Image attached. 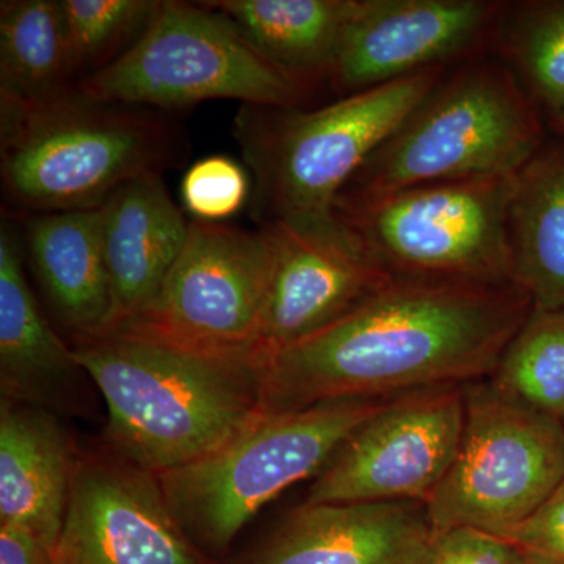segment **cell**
Listing matches in <instances>:
<instances>
[{
  "label": "cell",
  "mask_w": 564,
  "mask_h": 564,
  "mask_svg": "<svg viewBox=\"0 0 564 564\" xmlns=\"http://www.w3.org/2000/svg\"><path fill=\"white\" fill-rule=\"evenodd\" d=\"M514 282L399 278L261 366V410L384 399L491 377L532 313Z\"/></svg>",
  "instance_id": "1"
},
{
  "label": "cell",
  "mask_w": 564,
  "mask_h": 564,
  "mask_svg": "<svg viewBox=\"0 0 564 564\" xmlns=\"http://www.w3.org/2000/svg\"><path fill=\"white\" fill-rule=\"evenodd\" d=\"M70 345L106 402L102 443L152 474L212 454L262 411L250 352L203 350L135 325Z\"/></svg>",
  "instance_id": "2"
},
{
  "label": "cell",
  "mask_w": 564,
  "mask_h": 564,
  "mask_svg": "<svg viewBox=\"0 0 564 564\" xmlns=\"http://www.w3.org/2000/svg\"><path fill=\"white\" fill-rule=\"evenodd\" d=\"M187 139L170 111L93 102L0 99V177L13 218L98 209L126 182L180 169Z\"/></svg>",
  "instance_id": "3"
},
{
  "label": "cell",
  "mask_w": 564,
  "mask_h": 564,
  "mask_svg": "<svg viewBox=\"0 0 564 564\" xmlns=\"http://www.w3.org/2000/svg\"><path fill=\"white\" fill-rule=\"evenodd\" d=\"M430 68L314 110L242 106L232 139L250 173L259 226L329 221L345 185L441 82Z\"/></svg>",
  "instance_id": "4"
},
{
  "label": "cell",
  "mask_w": 564,
  "mask_h": 564,
  "mask_svg": "<svg viewBox=\"0 0 564 564\" xmlns=\"http://www.w3.org/2000/svg\"><path fill=\"white\" fill-rule=\"evenodd\" d=\"M391 399L261 411L217 451L158 475L166 503L193 543L207 555L220 554L267 503L321 474L355 430Z\"/></svg>",
  "instance_id": "5"
},
{
  "label": "cell",
  "mask_w": 564,
  "mask_h": 564,
  "mask_svg": "<svg viewBox=\"0 0 564 564\" xmlns=\"http://www.w3.org/2000/svg\"><path fill=\"white\" fill-rule=\"evenodd\" d=\"M540 122L514 74L481 63L440 82L337 198L516 174L540 148Z\"/></svg>",
  "instance_id": "6"
},
{
  "label": "cell",
  "mask_w": 564,
  "mask_h": 564,
  "mask_svg": "<svg viewBox=\"0 0 564 564\" xmlns=\"http://www.w3.org/2000/svg\"><path fill=\"white\" fill-rule=\"evenodd\" d=\"M311 85L263 57L236 22L206 2L165 0L131 50L70 91L162 111L210 99L296 109Z\"/></svg>",
  "instance_id": "7"
},
{
  "label": "cell",
  "mask_w": 564,
  "mask_h": 564,
  "mask_svg": "<svg viewBox=\"0 0 564 564\" xmlns=\"http://www.w3.org/2000/svg\"><path fill=\"white\" fill-rule=\"evenodd\" d=\"M516 174L337 198L333 218L392 276L514 282L508 206ZM516 284V282H514Z\"/></svg>",
  "instance_id": "8"
},
{
  "label": "cell",
  "mask_w": 564,
  "mask_h": 564,
  "mask_svg": "<svg viewBox=\"0 0 564 564\" xmlns=\"http://www.w3.org/2000/svg\"><path fill=\"white\" fill-rule=\"evenodd\" d=\"M563 480L564 422L485 378L466 384L462 443L426 513L433 532L470 527L505 538Z\"/></svg>",
  "instance_id": "9"
},
{
  "label": "cell",
  "mask_w": 564,
  "mask_h": 564,
  "mask_svg": "<svg viewBox=\"0 0 564 564\" xmlns=\"http://www.w3.org/2000/svg\"><path fill=\"white\" fill-rule=\"evenodd\" d=\"M466 384L392 397L348 437L303 503H426L462 443Z\"/></svg>",
  "instance_id": "10"
},
{
  "label": "cell",
  "mask_w": 564,
  "mask_h": 564,
  "mask_svg": "<svg viewBox=\"0 0 564 564\" xmlns=\"http://www.w3.org/2000/svg\"><path fill=\"white\" fill-rule=\"evenodd\" d=\"M273 267L274 239L267 226L242 229L192 218L158 299L124 325L203 350L252 355Z\"/></svg>",
  "instance_id": "11"
},
{
  "label": "cell",
  "mask_w": 564,
  "mask_h": 564,
  "mask_svg": "<svg viewBox=\"0 0 564 564\" xmlns=\"http://www.w3.org/2000/svg\"><path fill=\"white\" fill-rule=\"evenodd\" d=\"M55 564H217L174 518L161 481L106 444L80 448Z\"/></svg>",
  "instance_id": "12"
},
{
  "label": "cell",
  "mask_w": 564,
  "mask_h": 564,
  "mask_svg": "<svg viewBox=\"0 0 564 564\" xmlns=\"http://www.w3.org/2000/svg\"><path fill=\"white\" fill-rule=\"evenodd\" d=\"M274 267L252 356L267 359L343 321L393 280L334 218L267 226Z\"/></svg>",
  "instance_id": "13"
},
{
  "label": "cell",
  "mask_w": 564,
  "mask_h": 564,
  "mask_svg": "<svg viewBox=\"0 0 564 564\" xmlns=\"http://www.w3.org/2000/svg\"><path fill=\"white\" fill-rule=\"evenodd\" d=\"M496 13L485 0H359L329 80L351 95L436 68L469 50Z\"/></svg>",
  "instance_id": "14"
},
{
  "label": "cell",
  "mask_w": 564,
  "mask_h": 564,
  "mask_svg": "<svg viewBox=\"0 0 564 564\" xmlns=\"http://www.w3.org/2000/svg\"><path fill=\"white\" fill-rule=\"evenodd\" d=\"M20 229L0 228V399L87 415L90 377L44 315L24 269ZM93 384V383H91Z\"/></svg>",
  "instance_id": "15"
},
{
  "label": "cell",
  "mask_w": 564,
  "mask_h": 564,
  "mask_svg": "<svg viewBox=\"0 0 564 564\" xmlns=\"http://www.w3.org/2000/svg\"><path fill=\"white\" fill-rule=\"evenodd\" d=\"M432 534L421 502L303 503L239 564H417Z\"/></svg>",
  "instance_id": "16"
},
{
  "label": "cell",
  "mask_w": 564,
  "mask_h": 564,
  "mask_svg": "<svg viewBox=\"0 0 564 564\" xmlns=\"http://www.w3.org/2000/svg\"><path fill=\"white\" fill-rule=\"evenodd\" d=\"M99 212L111 328H117L147 313L158 299L187 240L191 220L174 203L162 174L126 182Z\"/></svg>",
  "instance_id": "17"
},
{
  "label": "cell",
  "mask_w": 564,
  "mask_h": 564,
  "mask_svg": "<svg viewBox=\"0 0 564 564\" xmlns=\"http://www.w3.org/2000/svg\"><path fill=\"white\" fill-rule=\"evenodd\" d=\"M79 451L58 414L0 399V525L55 552Z\"/></svg>",
  "instance_id": "18"
},
{
  "label": "cell",
  "mask_w": 564,
  "mask_h": 564,
  "mask_svg": "<svg viewBox=\"0 0 564 564\" xmlns=\"http://www.w3.org/2000/svg\"><path fill=\"white\" fill-rule=\"evenodd\" d=\"M21 242L33 274L73 343L109 332L111 293L98 209L22 215Z\"/></svg>",
  "instance_id": "19"
},
{
  "label": "cell",
  "mask_w": 564,
  "mask_h": 564,
  "mask_svg": "<svg viewBox=\"0 0 564 564\" xmlns=\"http://www.w3.org/2000/svg\"><path fill=\"white\" fill-rule=\"evenodd\" d=\"M263 57L300 79L332 76L359 0H214Z\"/></svg>",
  "instance_id": "20"
},
{
  "label": "cell",
  "mask_w": 564,
  "mask_h": 564,
  "mask_svg": "<svg viewBox=\"0 0 564 564\" xmlns=\"http://www.w3.org/2000/svg\"><path fill=\"white\" fill-rule=\"evenodd\" d=\"M514 282L536 310H564V152L536 154L516 173L508 206Z\"/></svg>",
  "instance_id": "21"
},
{
  "label": "cell",
  "mask_w": 564,
  "mask_h": 564,
  "mask_svg": "<svg viewBox=\"0 0 564 564\" xmlns=\"http://www.w3.org/2000/svg\"><path fill=\"white\" fill-rule=\"evenodd\" d=\"M73 87L62 0H3L0 99L50 102Z\"/></svg>",
  "instance_id": "22"
},
{
  "label": "cell",
  "mask_w": 564,
  "mask_h": 564,
  "mask_svg": "<svg viewBox=\"0 0 564 564\" xmlns=\"http://www.w3.org/2000/svg\"><path fill=\"white\" fill-rule=\"evenodd\" d=\"M489 378L519 402L564 422V310L533 307Z\"/></svg>",
  "instance_id": "23"
},
{
  "label": "cell",
  "mask_w": 564,
  "mask_h": 564,
  "mask_svg": "<svg viewBox=\"0 0 564 564\" xmlns=\"http://www.w3.org/2000/svg\"><path fill=\"white\" fill-rule=\"evenodd\" d=\"M159 7L161 0H62L74 85L131 50Z\"/></svg>",
  "instance_id": "24"
},
{
  "label": "cell",
  "mask_w": 564,
  "mask_h": 564,
  "mask_svg": "<svg viewBox=\"0 0 564 564\" xmlns=\"http://www.w3.org/2000/svg\"><path fill=\"white\" fill-rule=\"evenodd\" d=\"M511 63L534 95L554 113L564 111V2L533 6L511 22Z\"/></svg>",
  "instance_id": "25"
},
{
  "label": "cell",
  "mask_w": 564,
  "mask_h": 564,
  "mask_svg": "<svg viewBox=\"0 0 564 564\" xmlns=\"http://www.w3.org/2000/svg\"><path fill=\"white\" fill-rule=\"evenodd\" d=\"M251 192L250 173L228 155L204 158L182 177V203L193 220L223 223L250 203Z\"/></svg>",
  "instance_id": "26"
},
{
  "label": "cell",
  "mask_w": 564,
  "mask_h": 564,
  "mask_svg": "<svg viewBox=\"0 0 564 564\" xmlns=\"http://www.w3.org/2000/svg\"><path fill=\"white\" fill-rule=\"evenodd\" d=\"M524 554L510 541L470 527L433 532L417 564H522Z\"/></svg>",
  "instance_id": "27"
},
{
  "label": "cell",
  "mask_w": 564,
  "mask_h": 564,
  "mask_svg": "<svg viewBox=\"0 0 564 564\" xmlns=\"http://www.w3.org/2000/svg\"><path fill=\"white\" fill-rule=\"evenodd\" d=\"M505 540L522 554L552 564H564V480L525 522Z\"/></svg>",
  "instance_id": "28"
},
{
  "label": "cell",
  "mask_w": 564,
  "mask_h": 564,
  "mask_svg": "<svg viewBox=\"0 0 564 564\" xmlns=\"http://www.w3.org/2000/svg\"><path fill=\"white\" fill-rule=\"evenodd\" d=\"M0 564H55V558L40 538L18 527L0 525Z\"/></svg>",
  "instance_id": "29"
},
{
  "label": "cell",
  "mask_w": 564,
  "mask_h": 564,
  "mask_svg": "<svg viewBox=\"0 0 564 564\" xmlns=\"http://www.w3.org/2000/svg\"><path fill=\"white\" fill-rule=\"evenodd\" d=\"M522 564H552L549 562H544V560L536 558V556L524 554V563Z\"/></svg>",
  "instance_id": "30"
},
{
  "label": "cell",
  "mask_w": 564,
  "mask_h": 564,
  "mask_svg": "<svg viewBox=\"0 0 564 564\" xmlns=\"http://www.w3.org/2000/svg\"><path fill=\"white\" fill-rule=\"evenodd\" d=\"M555 124H556V128L560 129V131L564 132V111H563V113L555 115Z\"/></svg>",
  "instance_id": "31"
}]
</instances>
